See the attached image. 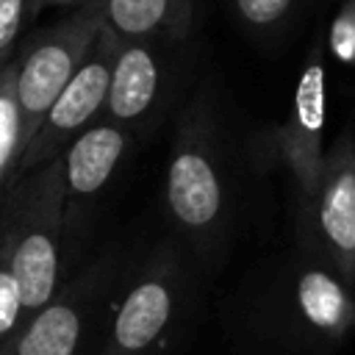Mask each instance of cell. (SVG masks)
<instances>
[{
    "label": "cell",
    "mask_w": 355,
    "mask_h": 355,
    "mask_svg": "<svg viewBox=\"0 0 355 355\" xmlns=\"http://www.w3.org/2000/svg\"><path fill=\"white\" fill-rule=\"evenodd\" d=\"M355 327V294L311 252L294 258L263 294L250 338L258 355H327ZM252 344V347H255Z\"/></svg>",
    "instance_id": "cell-1"
},
{
    "label": "cell",
    "mask_w": 355,
    "mask_h": 355,
    "mask_svg": "<svg viewBox=\"0 0 355 355\" xmlns=\"http://www.w3.org/2000/svg\"><path fill=\"white\" fill-rule=\"evenodd\" d=\"M0 236L31 319L67 283L61 158L17 175L0 202Z\"/></svg>",
    "instance_id": "cell-2"
},
{
    "label": "cell",
    "mask_w": 355,
    "mask_h": 355,
    "mask_svg": "<svg viewBox=\"0 0 355 355\" xmlns=\"http://www.w3.org/2000/svg\"><path fill=\"white\" fill-rule=\"evenodd\" d=\"M189 269L172 241H161L125 275L108 308L97 355H175L189 327Z\"/></svg>",
    "instance_id": "cell-3"
},
{
    "label": "cell",
    "mask_w": 355,
    "mask_h": 355,
    "mask_svg": "<svg viewBox=\"0 0 355 355\" xmlns=\"http://www.w3.org/2000/svg\"><path fill=\"white\" fill-rule=\"evenodd\" d=\"M164 194L175 227L208 258L230 227V189L216 128L202 100H197L178 125Z\"/></svg>",
    "instance_id": "cell-4"
},
{
    "label": "cell",
    "mask_w": 355,
    "mask_h": 355,
    "mask_svg": "<svg viewBox=\"0 0 355 355\" xmlns=\"http://www.w3.org/2000/svg\"><path fill=\"white\" fill-rule=\"evenodd\" d=\"M125 277V263L116 252L94 258L86 269L58 288L0 349V355H97L108 308Z\"/></svg>",
    "instance_id": "cell-5"
},
{
    "label": "cell",
    "mask_w": 355,
    "mask_h": 355,
    "mask_svg": "<svg viewBox=\"0 0 355 355\" xmlns=\"http://www.w3.org/2000/svg\"><path fill=\"white\" fill-rule=\"evenodd\" d=\"M103 31V19L94 3L78 6L72 14L28 36L22 47L14 50V97L19 105L25 141L33 139L44 114L72 80L94 39ZM28 147V144H25Z\"/></svg>",
    "instance_id": "cell-6"
},
{
    "label": "cell",
    "mask_w": 355,
    "mask_h": 355,
    "mask_svg": "<svg viewBox=\"0 0 355 355\" xmlns=\"http://www.w3.org/2000/svg\"><path fill=\"white\" fill-rule=\"evenodd\" d=\"M305 252L355 286V139H338L322 161L313 194L302 202Z\"/></svg>",
    "instance_id": "cell-7"
},
{
    "label": "cell",
    "mask_w": 355,
    "mask_h": 355,
    "mask_svg": "<svg viewBox=\"0 0 355 355\" xmlns=\"http://www.w3.org/2000/svg\"><path fill=\"white\" fill-rule=\"evenodd\" d=\"M116 44H119V39L103 28L100 36L94 39L92 50L86 53L83 64L78 67L72 80L64 86V92L55 97V103L44 114L42 125L36 128L33 139L28 141L22 161H19V175H25L47 161L61 158L67 144L103 116Z\"/></svg>",
    "instance_id": "cell-8"
},
{
    "label": "cell",
    "mask_w": 355,
    "mask_h": 355,
    "mask_svg": "<svg viewBox=\"0 0 355 355\" xmlns=\"http://www.w3.org/2000/svg\"><path fill=\"white\" fill-rule=\"evenodd\" d=\"M180 47V42L166 39L119 42L111 64L103 119L130 133H139L144 125H150L161 114L175 86Z\"/></svg>",
    "instance_id": "cell-9"
},
{
    "label": "cell",
    "mask_w": 355,
    "mask_h": 355,
    "mask_svg": "<svg viewBox=\"0 0 355 355\" xmlns=\"http://www.w3.org/2000/svg\"><path fill=\"white\" fill-rule=\"evenodd\" d=\"M133 133L108 122H92L80 136H75L61 155V183H64V225L67 236L78 227L80 216L94 205V200L108 189L116 169L130 153Z\"/></svg>",
    "instance_id": "cell-10"
},
{
    "label": "cell",
    "mask_w": 355,
    "mask_h": 355,
    "mask_svg": "<svg viewBox=\"0 0 355 355\" xmlns=\"http://www.w3.org/2000/svg\"><path fill=\"white\" fill-rule=\"evenodd\" d=\"M322 130H324V61L319 58V47H316L308 55L305 72L297 83L291 114L277 136L280 155L300 186V202H305L313 194L322 175V161H324Z\"/></svg>",
    "instance_id": "cell-11"
},
{
    "label": "cell",
    "mask_w": 355,
    "mask_h": 355,
    "mask_svg": "<svg viewBox=\"0 0 355 355\" xmlns=\"http://www.w3.org/2000/svg\"><path fill=\"white\" fill-rule=\"evenodd\" d=\"M103 28L119 42L166 39L186 42L194 22V0H94Z\"/></svg>",
    "instance_id": "cell-12"
},
{
    "label": "cell",
    "mask_w": 355,
    "mask_h": 355,
    "mask_svg": "<svg viewBox=\"0 0 355 355\" xmlns=\"http://www.w3.org/2000/svg\"><path fill=\"white\" fill-rule=\"evenodd\" d=\"M25 133L19 119V105L14 97V67L11 58L0 67V202L19 175V161L25 153Z\"/></svg>",
    "instance_id": "cell-13"
},
{
    "label": "cell",
    "mask_w": 355,
    "mask_h": 355,
    "mask_svg": "<svg viewBox=\"0 0 355 355\" xmlns=\"http://www.w3.org/2000/svg\"><path fill=\"white\" fill-rule=\"evenodd\" d=\"M28 322L25 308H22V297H19V286L0 236V349H6L17 333L22 330V324Z\"/></svg>",
    "instance_id": "cell-14"
},
{
    "label": "cell",
    "mask_w": 355,
    "mask_h": 355,
    "mask_svg": "<svg viewBox=\"0 0 355 355\" xmlns=\"http://www.w3.org/2000/svg\"><path fill=\"white\" fill-rule=\"evenodd\" d=\"M236 17L252 31L280 28L297 8V0H230Z\"/></svg>",
    "instance_id": "cell-15"
},
{
    "label": "cell",
    "mask_w": 355,
    "mask_h": 355,
    "mask_svg": "<svg viewBox=\"0 0 355 355\" xmlns=\"http://www.w3.org/2000/svg\"><path fill=\"white\" fill-rule=\"evenodd\" d=\"M28 19H33V0H0V61L14 55Z\"/></svg>",
    "instance_id": "cell-16"
},
{
    "label": "cell",
    "mask_w": 355,
    "mask_h": 355,
    "mask_svg": "<svg viewBox=\"0 0 355 355\" xmlns=\"http://www.w3.org/2000/svg\"><path fill=\"white\" fill-rule=\"evenodd\" d=\"M86 3H94V0H33V17L39 11L50 8V6H72V8H78V6H86Z\"/></svg>",
    "instance_id": "cell-17"
},
{
    "label": "cell",
    "mask_w": 355,
    "mask_h": 355,
    "mask_svg": "<svg viewBox=\"0 0 355 355\" xmlns=\"http://www.w3.org/2000/svg\"><path fill=\"white\" fill-rule=\"evenodd\" d=\"M3 64H6V61H0V67H3Z\"/></svg>",
    "instance_id": "cell-18"
}]
</instances>
